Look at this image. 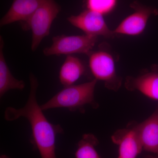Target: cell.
Instances as JSON below:
<instances>
[{"label": "cell", "mask_w": 158, "mask_h": 158, "mask_svg": "<svg viewBox=\"0 0 158 158\" xmlns=\"http://www.w3.org/2000/svg\"><path fill=\"white\" fill-rule=\"evenodd\" d=\"M67 20L74 27L81 29L85 34L110 38L115 34L106 23L102 15L87 9L78 15H71Z\"/></svg>", "instance_id": "obj_6"}, {"label": "cell", "mask_w": 158, "mask_h": 158, "mask_svg": "<svg viewBox=\"0 0 158 158\" xmlns=\"http://www.w3.org/2000/svg\"><path fill=\"white\" fill-rule=\"evenodd\" d=\"M60 10V6L54 0H44L31 17L22 22L23 30L32 31L33 52L37 49L42 40L48 36L52 23Z\"/></svg>", "instance_id": "obj_3"}, {"label": "cell", "mask_w": 158, "mask_h": 158, "mask_svg": "<svg viewBox=\"0 0 158 158\" xmlns=\"http://www.w3.org/2000/svg\"><path fill=\"white\" fill-rule=\"evenodd\" d=\"M144 158H158V156L147 155L144 156Z\"/></svg>", "instance_id": "obj_16"}, {"label": "cell", "mask_w": 158, "mask_h": 158, "mask_svg": "<svg viewBox=\"0 0 158 158\" xmlns=\"http://www.w3.org/2000/svg\"><path fill=\"white\" fill-rule=\"evenodd\" d=\"M97 81L94 79L91 81L78 85L64 87L48 101L40 106L43 111L64 108L71 112L80 110L84 112V107L89 104L94 109H97L99 105L94 100V92Z\"/></svg>", "instance_id": "obj_2"}, {"label": "cell", "mask_w": 158, "mask_h": 158, "mask_svg": "<svg viewBox=\"0 0 158 158\" xmlns=\"http://www.w3.org/2000/svg\"><path fill=\"white\" fill-rule=\"evenodd\" d=\"M30 92L26 105L16 109L9 106L6 109L4 118L13 121L21 117L27 118L32 130L31 142L40 153L41 158H58L56 155V137L64 133L61 125L51 123L37 102L36 94L38 81L34 74L30 75Z\"/></svg>", "instance_id": "obj_1"}, {"label": "cell", "mask_w": 158, "mask_h": 158, "mask_svg": "<svg viewBox=\"0 0 158 158\" xmlns=\"http://www.w3.org/2000/svg\"><path fill=\"white\" fill-rule=\"evenodd\" d=\"M117 0H86L87 9L102 15L109 14L115 9Z\"/></svg>", "instance_id": "obj_15"}, {"label": "cell", "mask_w": 158, "mask_h": 158, "mask_svg": "<svg viewBox=\"0 0 158 158\" xmlns=\"http://www.w3.org/2000/svg\"><path fill=\"white\" fill-rule=\"evenodd\" d=\"M98 143V139L93 134L83 135L78 143L76 158H101L95 148Z\"/></svg>", "instance_id": "obj_14"}, {"label": "cell", "mask_w": 158, "mask_h": 158, "mask_svg": "<svg viewBox=\"0 0 158 158\" xmlns=\"http://www.w3.org/2000/svg\"><path fill=\"white\" fill-rule=\"evenodd\" d=\"M131 7L135 10L134 13L125 18L114 31L116 34L136 36L144 32L150 17L158 14L156 9L134 3Z\"/></svg>", "instance_id": "obj_7"}, {"label": "cell", "mask_w": 158, "mask_h": 158, "mask_svg": "<svg viewBox=\"0 0 158 158\" xmlns=\"http://www.w3.org/2000/svg\"><path fill=\"white\" fill-rule=\"evenodd\" d=\"M98 37L84 34L66 36L59 35L52 38V44L44 48L43 53L47 56L85 54L88 55L97 42Z\"/></svg>", "instance_id": "obj_5"}, {"label": "cell", "mask_w": 158, "mask_h": 158, "mask_svg": "<svg viewBox=\"0 0 158 158\" xmlns=\"http://www.w3.org/2000/svg\"><path fill=\"white\" fill-rule=\"evenodd\" d=\"M86 70L85 64L81 59L68 55L59 71V81L64 87L73 85L84 75Z\"/></svg>", "instance_id": "obj_12"}, {"label": "cell", "mask_w": 158, "mask_h": 158, "mask_svg": "<svg viewBox=\"0 0 158 158\" xmlns=\"http://www.w3.org/2000/svg\"><path fill=\"white\" fill-rule=\"evenodd\" d=\"M111 139L118 146V158H136L143 149L135 123H129L126 128L117 130Z\"/></svg>", "instance_id": "obj_8"}, {"label": "cell", "mask_w": 158, "mask_h": 158, "mask_svg": "<svg viewBox=\"0 0 158 158\" xmlns=\"http://www.w3.org/2000/svg\"><path fill=\"white\" fill-rule=\"evenodd\" d=\"M44 0H13L8 12L1 20V27L15 22L27 21Z\"/></svg>", "instance_id": "obj_11"}, {"label": "cell", "mask_w": 158, "mask_h": 158, "mask_svg": "<svg viewBox=\"0 0 158 158\" xmlns=\"http://www.w3.org/2000/svg\"><path fill=\"white\" fill-rule=\"evenodd\" d=\"M4 42L0 36V97L2 98L9 90L12 89L22 90L25 87L22 80L15 78L12 75L5 59L3 52Z\"/></svg>", "instance_id": "obj_13"}, {"label": "cell", "mask_w": 158, "mask_h": 158, "mask_svg": "<svg viewBox=\"0 0 158 158\" xmlns=\"http://www.w3.org/2000/svg\"><path fill=\"white\" fill-rule=\"evenodd\" d=\"M135 126L143 149L158 156V108L151 116Z\"/></svg>", "instance_id": "obj_10"}, {"label": "cell", "mask_w": 158, "mask_h": 158, "mask_svg": "<svg viewBox=\"0 0 158 158\" xmlns=\"http://www.w3.org/2000/svg\"><path fill=\"white\" fill-rule=\"evenodd\" d=\"M125 87L129 91L138 90L149 98L158 101V66L137 77H127Z\"/></svg>", "instance_id": "obj_9"}, {"label": "cell", "mask_w": 158, "mask_h": 158, "mask_svg": "<svg viewBox=\"0 0 158 158\" xmlns=\"http://www.w3.org/2000/svg\"><path fill=\"white\" fill-rule=\"evenodd\" d=\"M0 158H11L9 157L8 156L5 155H1V156H0Z\"/></svg>", "instance_id": "obj_17"}, {"label": "cell", "mask_w": 158, "mask_h": 158, "mask_svg": "<svg viewBox=\"0 0 158 158\" xmlns=\"http://www.w3.org/2000/svg\"><path fill=\"white\" fill-rule=\"evenodd\" d=\"M89 56V68L94 79L104 83L110 90L118 91L121 87V78L116 73L115 60L107 50L100 49L91 52Z\"/></svg>", "instance_id": "obj_4"}]
</instances>
